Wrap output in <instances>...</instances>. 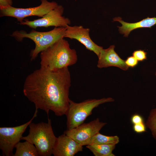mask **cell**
<instances>
[{
    "instance_id": "cell-9",
    "label": "cell",
    "mask_w": 156,
    "mask_h": 156,
    "mask_svg": "<svg viewBox=\"0 0 156 156\" xmlns=\"http://www.w3.org/2000/svg\"><path fill=\"white\" fill-rule=\"evenodd\" d=\"M98 118L87 123H83L77 127L65 131L64 133L81 145H89L92 137L99 132L106 124Z\"/></svg>"
},
{
    "instance_id": "cell-10",
    "label": "cell",
    "mask_w": 156,
    "mask_h": 156,
    "mask_svg": "<svg viewBox=\"0 0 156 156\" xmlns=\"http://www.w3.org/2000/svg\"><path fill=\"white\" fill-rule=\"evenodd\" d=\"M90 29L81 25L68 26L66 27L64 38L76 39L84 45L87 49L94 52L98 57L103 50V47L94 43L91 38Z\"/></svg>"
},
{
    "instance_id": "cell-18",
    "label": "cell",
    "mask_w": 156,
    "mask_h": 156,
    "mask_svg": "<svg viewBox=\"0 0 156 156\" xmlns=\"http://www.w3.org/2000/svg\"><path fill=\"white\" fill-rule=\"evenodd\" d=\"M147 53L144 50L139 49L134 51L132 54L138 61L142 62L147 59Z\"/></svg>"
},
{
    "instance_id": "cell-13",
    "label": "cell",
    "mask_w": 156,
    "mask_h": 156,
    "mask_svg": "<svg viewBox=\"0 0 156 156\" xmlns=\"http://www.w3.org/2000/svg\"><path fill=\"white\" fill-rule=\"evenodd\" d=\"M113 21H117L121 23L122 26H118L120 33L124 34L125 37L128 36L130 32L134 29L141 28H151L156 25V17L147 18L134 23H128L124 21L120 17H115Z\"/></svg>"
},
{
    "instance_id": "cell-20",
    "label": "cell",
    "mask_w": 156,
    "mask_h": 156,
    "mask_svg": "<svg viewBox=\"0 0 156 156\" xmlns=\"http://www.w3.org/2000/svg\"><path fill=\"white\" fill-rule=\"evenodd\" d=\"M134 131L137 133H141L146 131V127L144 122L133 125Z\"/></svg>"
},
{
    "instance_id": "cell-11",
    "label": "cell",
    "mask_w": 156,
    "mask_h": 156,
    "mask_svg": "<svg viewBox=\"0 0 156 156\" xmlns=\"http://www.w3.org/2000/svg\"><path fill=\"white\" fill-rule=\"evenodd\" d=\"M83 149V146L64 133L57 137L53 154L54 156H73Z\"/></svg>"
},
{
    "instance_id": "cell-22",
    "label": "cell",
    "mask_w": 156,
    "mask_h": 156,
    "mask_svg": "<svg viewBox=\"0 0 156 156\" xmlns=\"http://www.w3.org/2000/svg\"><path fill=\"white\" fill-rule=\"evenodd\" d=\"M12 0H0V9L12 6Z\"/></svg>"
},
{
    "instance_id": "cell-21",
    "label": "cell",
    "mask_w": 156,
    "mask_h": 156,
    "mask_svg": "<svg viewBox=\"0 0 156 156\" xmlns=\"http://www.w3.org/2000/svg\"><path fill=\"white\" fill-rule=\"evenodd\" d=\"M131 122L133 125L144 122L142 117L138 114L133 115L131 117Z\"/></svg>"
},
{
    "instance_id": "cell-8",
    "label": "cell",
    "mask_w": 156,
    "mask_h": 156,
    "mask_svg": "<svg viewBox=\"0 0 156 156\" xmlns=\"http://www.w3.org/2000/svg\"><path fill=\"white\" fill-rule=\"evenodd\" d=\"M64 8L61 5H58L41 18L30 21L24 19L18 24L26 25L31 28L36 29L38 27H47L50 26L55 27H66L71 23L70 19L62 16Z\"/></svg>"
},
{
    "instance_id": "cell-16",
    "label": "cell",
    "mask_w": 156,
    "mask_h": 156,
    "mask_svg": "<svg viewBox=\"0 0 156 156\" xmlns=\"http://www.w3.org/2000/svg\"><path fill=\"white\" fill-rule=\"evenodd\" d=\"M119 142L117 136H108L102 135L99 132L92 138L89 144H112L116 145Z\"/></svg>"
},
{
    "instance_id": "cell-7",
    "label": "cell",
    "mask_w": 156,
    "mask_h": 156,
    "mask_svg": "<svg viewBox=\"0 0 156 156\" xmlns=\"http://www.w3.org/2000/svg\"><path fill=\"white\" fill-rule=\"evenodd\" d=\"M41 4L37 7L28 8H18L12 6L0 9V16H10L16 18L20 23L24 18L30 16H37L41 18L58 5L55 2L47 0H40Z\"/></svg>"
},
{
    "instance_id": "cell-2",
    "label": "cell",
    "mask_w": 156,
    "mask_h": 156,
    "mask_svg": "<svg viewBox=\"0 0 156 156\" xmlns=\"http://www.w3.org/2000/svg\"><path fill=\"white\" fill-rule=\"evenodd\" d=\"M40 58V67L52 70L73 65L77 60L76 50L64 38L41 51Z\"/></svg>"
},
{
    "instance_id": "cell-6",
    "label": "cell",
    "mask_w": 156,
    "mask_h": 156,
    "mask_svg": "<svg viewBox=\"0 0 156 156\" xmlns=\"http://www.w3.org/2000/svg\"><path fill=\"white\" fill-rule=\"evenodd\" d=\"M37 114L35 113L32 118L23 125L14 127L0 128V148L3 155L13 156V150L15 146L22 140L23 133Z\"/></svg>"
},
{
    "instance_id": "cell-17",
    "label": "cell",
    "mask_w": 156,
    "mask_h": 156,
    "mask_svg": "<svg viewBox=\"0 0 156 156\" xmlns=\"http://www.w3.org/2000/svg\"><path fill=\"white\" fill-rule=\"evenodd\" d=\"M146 125L151 131L153 137L156 140V108L150 111Z\"/></svg>"
},
{
    "instance_id": "cell-4",
    "label": "cell",
    "mask_w": 156,
    "mask_h": 156,
    "mask_svg": "<svg viewBox=\"0 0 156 156\" xmlns=\"http://www.w3.org/2000/svg\"><path fill=\"white\" fill-rule=\"evenodd\" d=\"M66 27H55L52 30L46 32H39L34 29L27 33L23 30L16 31L11 35L19 41L27 38L35 43V48L31 51V60H34L38 54L59 40L64 38Z\"/></svg>"
},
{
    "instance_id": "cell-5",
    "label": "cell",
    "mask_w": 156,
    "mask_h": 156,
    "mask_svg": "<svg viewBox=\"0 0 156 156\" xmlns=\"http://www.w3.org/2000/svg\"><path fill=\"white\" fill-rule=\"evenodd\" d=\"M114 101L110 97L88 99L79 103L70 99L68 109L66 115L67 129L75 128L83 123L87 118L92 114L93 109L100 105Z\"/></svg>"
},
{
    "instance_id": "cell-12",
    "label": "cell",
    "mask_w": 156,
    "mask_h": 156,
    "mask_svg": "<svg viewBox=\"0 0 156 156\" xmlns=\"http://www.w3.org/2000/svg\"><path fill=\"white\" fill-rule=\"evenodd\" d=\"M115 48L114 45H111L101 51L98 57L97 67L98 68L114 66L125 71L128 69L129 67L126 64L125 60L121 59L115 52Z\"/></svg>"
},
{
    "instance_id": "cell-19",
    "label": "cell",
    "mask_w": 156,
    "mask_h": 156,
    "mask_svg": "<svg viewBox=\"0 0 156 156\" xmlns=\"http://www.w3.org/2000/svg\"><path fill=\"white\" fill-rule=\"evenodd\" d=\"M138 61L133 56L128 57L125 62L129 67L133 68L136 66L138 64Z\"/></svg>"
},
{
    "instance_id": "cell-14",
    "label": "cell",
    "mask_w": 156,
    "mask_h": 156,
    "mask_svg": "<svg viewBox=\"0 0 156 156\" xmlns=\"http://www.w3.org/2000/svg\"><path fill=\"white\" fill-rule=\"evenodd\" d=\"M116 145L112 144H92L86 147L95 156H115L112 153Z\"/></svg>"
},
{
    "instance_id": "cell-23",
    "label": "cell",
    "mask_w": 156,
    "mask_h": 156,
    "mask_svg": "<svg viewBox=\"0 0 156 156\" xmlns=\"http://www.w3.org/2000/svg\"><path fill=\"white\" fill-rule=\"evenodd\" d=\"M155 76L156 77V72L155 73Z\"/></svg>"
},
{
    "instance_id": "cell-3",
    "label": "cell",
    "mask_w": 156,
    "mask_h": 156,
    "mask_svg": "<svg viewBox=\"0 0 156 156\" xmlns=\"http://www.w3.org/2000/svg\"><path fill=\"white\" fill-rule=\"evenodd\" d=\"M29 126V134L23 136L22 140L34 144L39 156H51L57 138L54 133L51 120L48 118L47 122H31Z\"/></svg>"
},
{
    "instance_id": "cell-1",
    "label": "cell",
    "mask_w": 156,
    "mask_h": 156,
    "mask_svg": "<svg viewBox=\"0 0 156 156\" xmlns=\"http://www.w3.org/2000/svg\"><path fill=\"white\" fill-rule=\"evenodd\" d=\"M71 76L68 67L52 70L40 67L28 75L24 81V95L48 115L50 110L58 116L66 115L68 109Z\"/></svg>"
},
{
    "instance_id": "cell-15",
    "label": "cell",
    "mask_w": 156,
    "mask_h": 156,
    "mask_svg": "<svg viewBox=\"0 0 156 156\" xmlns=\"http://www.w3.org/2000/svg\"><path fill=\"white\" fill-rule=\"evenodd\" d=\"M16 151L14 156H39L35 145L25 141L24 142H19L15 146Z\"/></svg>"
}]
</instances>
